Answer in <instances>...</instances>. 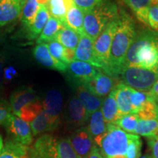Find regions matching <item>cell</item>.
Returning <instances> with one entry per match:
<instances>
[{"label":"cell","instance_id":"obj_1","mask_svg":"<svg viewBox=\"0 0 158 158\" xmlns=\"http://www.w3.org/2000/svg\"><path fill=\"white\" fill-rule=\"evenodd\" d=\"M136 35L133 18L124 10H118V25L111 43L109 56L110 76L121 74L126 55Z\"/></svg>","mask_w":158,"mask_h":158},{"label":"cell","instance_id":"obj_2","mask_svg":"<svg viewBox=\"0 0 158 158\" xmlns=\"http://www.w3.org/2000/svg\"><path fill=\"white\" fill-rule=\"evenodd\" d=\"M124 67L158 70V35L149 30L136 34L126 55Z\"/></svg>","mask_w":158,"mask_h":158},{"label":"cell","instance_id":"obj_3","mask_svg":"<svg viewBox=\"0 0 158 158\" xmlns=\"http://www.w3.org/2000/svg\"><path fill=\"white\" fill-rule=\"evenodd\" d=\"M138 135L130 134L114 124H107V130L94 138V144L104 158L125 155L128 145Z\"/></svg>","mask_w":158,"mask_h":158},{"label":"cell","instance_id":"obj_4","mask_svg":"<svg viewBox=\"0 0 158 158\" xmlns=\"http://www.w3.org/2000/svg\"><path fill=\"white\" fill-rule=\"evenodd\" d=\"M118 15L116 3L105 1L89 11L84 13V30L87 36L95 41L99 35Z\"/></svg>","mask_w":158,"mask_h":158},{"label":"cell","instance_id":"obj_5","mask_svg":"<svg viewBox=\"0 0 158 158\" xmlns=\"http://www.w3.org/2000/svg\"><path fill=\"white\" fill-rule=\"evenodd\" d=\"M120 75L124 84L143 92H149L158 80V70L139 67H124Z\"/></svg>","mask_w":158,"mask_h":158},{"label":"cell","instance_id":"obj_6","mask_svg":"<svg viewBox=\"0 0 158 158\" xmlns=\"http://www.w3.org/2000/svg\"><path fill=\"white\" fill-rule=\"evenodd\" d=\"M117 25L118 16L104 29V30L102 31L101 34L99 35L94 43V48L96 56L106 68L105 73L110 76V73L109 67H108L110 51L114 34H115L116 29H117Z\"/></svg>","mask_w":158,"mask_h":158},{"label":"cell","instance_id":"obj_7","mask_svg":"<svg viewBox=\"0 0 158 158\" xmlns=\"http://www.w3.org/2000/svg\"><path fill=\"white\" fill-rule=\"evenodd\" d=\"M4 125L12 135L13 141L25 146H29L32 141L30 124L15 114H11Z\"/></svg>","mask_w":158,"mask_h":158},{"label":"cell","instance_id":"obj_8","mask_svg":"<svg viewBox=\"0 0 158 158\" xmlns=\"http://www.w3.org/2000/svg\"><path fill=\"white\" fill-rule=\"evenodd\" d=\"M94 41L86 34L80 36L79 43L75 51L74 60L83 61L93 65L106 73V68L96 56Z\"/></svg>","mask_w":158,"mask_h":158},{"label":"cell","instance_id":"obj_9","mask_svg":"<svg viewBox=\"0 0 158 158\" xmlns=\"http://www.w3.org/2000/svg\"><path fill=\"white\" fill-rule=\"evenodd\" d=\"M71 146L79 158H86L95 144L87 127L76 130L69 138Z\"/></svg>","mask_w":158,"mask_h":158},{"label":"cell","instance_id":"obj_10","mask_svg":"<svg viewBox=\"0 0 158 158\" xmlns=\"http://www.w3.org/2000/svg\"><path fill=\"white\" fill-rule=\"evenodd\" d=\"M32 158H59L57 138L51 135H43L35 141L31 149Z\"/></svg>","mask_w":158,"mask_h":158},{"label":"cell","instance_id":"obj_11","mask_svg":"<svg viewBox=\"0 0 158 158\" xmlns=\"http://www.w3.org/2000/svg\"><path fill=\"white\" fill-rule=\"evenodd\" d=\"M81 86L95 95L102 98L108 95L114 89V81L111 76L100 70L95 76L84 83Z\"/></svg>","mask_w":158,"mask_h":158},{"label":"cell","instance_id":"obj_12","mask_svg":"<svg viewBox=\"0 0 158 158\" xmlns=\"http://www.w3.org/2000/svg\"><path fill=\"white\" fill-rule=\"evenodd\" d=\"M33 55L40 64L49 69L59 72H65L68 70V64L59 62L51 56L48 51V44L46 43L37 44L33 50Z\"/></svg>","mask_w":158,"mask_h":158},{"label":"cell","instance_id":"obj_13","mask_svg":"<svg viewBox=\"0 0 158 158\" xmlns=\"http://www.w3.org/2000/svg\"><path fill=\"white\" fill-rule=\"evenodd\" d=\"M38 100L36 92L31 87L23 86L18 89L11 94L10 99V105L13 114L17 116L23 106Z\"/></svg>","mask_w":158,"mask_h":158},{"label":"cell","instance_id":"obj_14","mask_svg":"<svg viewBox=\"0 0 158 158\" xmlns=\"http://www.w3.org/2000/svg\"><path fill=\"white\" fill-rule=\"evenodd\" d=\"M68 70L71 76L78 81L81 85L92 79L100 72V69L87 62L73 60L68 64Z\"/></svg>","mask_w":158,"mask_h":158},{"label":"cell","instance_id":"obj_15","mask_svg":"<svg viewBox=\"0 0 158 158\" xmlns=\"http://www.w3.org/2000/svg\"><path fill=\"white\" fill-rule=\"evenodd\" d=\"M23 7L19 0H0V27L9 24L21 16Z\"/></svg>","mask_w":158,"mask_h":158},{"label":"cell","instance_id":"obj_16","mask_svg":"<svg viewBox=\"0 0 158 158\" xmlns=\"http://www.w3.org/2000/svg\"><path fill=\"white\" fill-rule=\"evenodd\" d=\"M133 90L134 89L123 83L118 84L113 89L120 117L126 114H133L131 97Z\"/></svg>","mask_w":158,"mask_h":158},{"label":"cell","instance_id":"obj_17","mask_svg":"<svg viewBox=\"0 0 158 158\" xmlns=\"http://www.w3.org/2000/svg\"><path fill=\"white\" fill-rule=\"evenodd\" d=\"M62 106V96L57 90L49 91L43 101V110L48 114L50 117L58 122H60Z\"/></svg>","mask_w":158,"mask_h":158},{"label":"cell","instance_id":"obj_18","mask_svg":"<svg viewBox=\"0 0 158 158\" xmlns=\"http://www.w3.org/2000/svg\"><path fill=\"white\" fill-rule=\"evenodd\" d=\"M59 123L60 122L53 119L44 110H43L30 122L32 135L35 136L38 134L45 133V132L53 131L58 127Z\"/></svg>","mask_w":158,"mask_h":158},{"label":"cell","instance_id":"obj_19","mask_svg":"<svg viewBox=\"0 0 158 158\" xmlns=\"http://www.w3.org/2000/svg\"><path fill=\"white\" fill-rule=\"evenodd\" d=\"M77 94H78V98L86 108L89 116L102 108L103 99L92 93L90 91L81 85L78 86L77 88Z\"/></svg>","mask_w":158,"mask_h":158},{"label":"cell","instance_id":"obj_20","mask_svg":"<svg viewBox=\"0 0 158 158\" xmlns=\"http://www.w3.org/2000/svg\"><path fill=\"white\" fill-rule=\"evenodd\" d=\"M68 116L70 122L76 126H82L89 118L84 105L76 96L69 101Z\"/></svg>","mask_w":158,"mask_h":158},{"label":"cell","instance_id":"obj_21","mask_svg":"<svg viewBox=\"0 0 158 158\" xmlns=\"http://www.w3.org/2000/svg\"><path fill=\"white\" fill-rule=\"evenodd\" d=\"M73 5V0H48L47 7L51 16L55 18L64 27H66L67 13Z\"/></svg>","mask_w":158,"mask_h":158},{"label":"cell","instance_id":"obj_22","mask_svg":"<svg viewBox=\"0 0 158 158\" xmlns=\"http://www.w3.org/2000/svg\"><path fill=\"white\" fill-rule=\"evenodd\" d=\"M50 16L51 15L47 5H40L38 12L35 16L32 24L28 28L29 39L34 40L37 38V37L40 35L41 31H43Z\"/></svg>","mask_w":158,"mask_h":158},{"label":"cell","instance_id":"obj_23","mask_svg":"<svg viewBox=\"0 0 158 158\" xmlns=\"http://www.w3.org/2000/svg\"><path fill=\"white\" fill-rule=\"evenodd\" d=\"M101 110L105 122L107 124H114L120 118L118 106L116 103L113 90L110 92V93L108 94L107 98L103 100Z\"/></svg>","mask_w":158,"mask_h":158},{"label":"cell","instance_id":"obj_24","mask_svg":"<svg viewBox=\"0 0 158 158\" xmlns=\"http://www.w3.org/2000/svg\"><path fill=\"white\" fill-rule=\"evenodd\" d=\"M123 1L133 12L140 22L146 26H149L148 14H149L150 7L152 6L151 0H123Z\"/></svg>","mask_w":158,"mask_h":158},{"label":"cell","instance_id":"obj_25","mask_svg":"<svg viewBox=\"0 0 158 158\" xmlns=\"http://www.w3.org/2000/svg\"><path fill=\"white\" fill-rule=\"evenodd\" d=\"M66 27L81 36L84 35V13L76 5L70 7L66 15Z\"/></svg>","mask_w":158,"mask_h":158},{"label":"cell","instance_id":"obj_26","mask_svg":"<svg viewBox=\"0 0 158 158\" xmlns=\"http://www.w3.org/2000/svg\"><path fill=\"white\" fill-rule=\"evenodd\" d=\"M63 25L60 21L55 19V18L50 16L46 24L41 31L40 35L37 40V44L40 43H49L51 41L56 40L57 34L62 29Z\"/></svg>","mask_w":158,"mask_h":158},{"label":"cell","instance_id":"obj_27","mask_svg":"<svg viewBox=\"0 0 158 158\" xmlns=\"http://www.w3.org/2000/svg\"><path fill=\"white\" fill-rule=\"evenodd\" d=\"M27 146L15 141H9L3 146L0 152V158H27L28 155Z\"/></svg>","mask_w":158,"mask_h":158},{"label":"cell","instance_id":"obj_28","mask_svg":"<svg viewBox=\"0 0 158 158\" xmlns=\"http://www.w3.org/2000/svg\"><path fill=\"white\" fill-rule=\"evenodd\" d=\"M80 35L72 29L67 27H63L59 30L56 37V40L61 43L65 48L76 51L79 43Z\"/></svg>","mask_w":158,"mask_h":158},{"label":"cell","instance_id":"obj_29","mask_svg":"<svg viewBox=\"0 0 158 158\" xmlns=\"http://www.w3.org/2000/svg\"><path fill=\"white\" fill-rule=\"evenodd\" d=\"M89 116V124L87 129L93 138L106 133L107 130V124L104 120L102 110L100 109L97 110Z\"/></svg>","mask_w":158,"mask_h":158},{"label":"cell","instance_id":"obj_30","mask_svg":"<svg viewBox=\"0 0 158 158\" xmlns=\"http://www.w3.org/2000/svg\"><path fill=\"white\" fill-rule=\"evenodd\" d=\"M135 134L149 138L158 135V118L143 120L139 119L138 122Z\"/></svg>","mask_w":158,"mask_h":158},{"label":"cell","instance_id":"obj_31","mask_svg":"<svg viewBox=\"0 0 158 158\" xmlns=\"http://www.w3.org/2000/svg\"><path fill=\"white\" fill-rule=\"evenodd\" d=\"M39 7L40 5L37 3V0H27L23 5L21 15V21L27 29L32 24L38 12Z\"/></svg>","mask_w":158,"mask_h":158},{"label":"cell","instance_id":"obj_32","mask_svg":"<svg viewBox=\"0 0 158 158\" xmlns=\"http://www.w3.org/2000/svg\"><path fill=\"white\" fill-rule=\"evenodd\" d=\"M43 110V102L38 100L23 106L18 114L17 116L29 123L32 121Z\"/></svg>","mask_w":158,"mask_h":158},{"label":"cell","instance_id":"obj_33","mask_svg":"<svg viewBox=\"0 0 158 158\" xmlns=\"http://www.w3.org/2000/svg\"><path fill=\"white\" fill-rule=\"evenodd\" d=\"M138 120L137 114H129L121 116L114 124L128 133L135 134Z\"/></svg>","mask_w":158,"mask_h":158},{"label":"cell","instance_id":"obj_34","mask_svg":"<svg viewBox=\"0 0 158 158\" xmlns=\"http://www.w3.org/2000/svg\"><path fill=\"white\" fill-rule=\"evenodd\" d=\"M152 98L153 96L150 94L149 92H143V91L134 89L131 97L133 114H137L145 102Z\"/></svg>","mask_w":158,"mask_h":158},{"label":"cell","instance_id":"obj_35","mask_svg":"<svg viewBox=\"0 0 158 158\" xmlns=\"http://www.w3.org/2000/svg\"><path fill=\"white\" fill-rule=\"evenodd\" d=\"M57 149L59 158H79L73 149L69 138H62L57 139Z\"/></svg>","mask_w":158,"mask_h":158},{"label":"cell","instance_id":"obj_36","mask_svg":"<svg viewBox=\"0 0 158 158\" xmlns=\"http://www.w3.org/2000/svg\"><path fill=\"white\" fill-rule=\"evenodd\" d=\"M137 116L139 118V119L143 120L157 118L155 98L154 97L145 102V104L142 106V108L137 113Z\"/></svg>","mask_w":158,"mask_h":158},{"label":"cell","instance_id":"obj_37","mask_svg":"<svg viewBox=\"0 0 158 158\" xmlns=\"http://www.w3.org/2000/svg\"><path fill=\"white\" fill-rule=\"evenodd\" d=\"M48 51L54 58H55L59 62L64 63L66 64H69L66 58V48L57 42L56 40L51 41L48 44Z\"/></svg>","mask_w":158,"mask_h":158},{"label":"cell","instance_id":"obj_38","mask_svg":"<svg viewBox=\"0 0 158 158\" xmlns=\"http://www.w3.org/2000/svg\"><path fill=\"white\" fill-rule=\"evenodd\" d=\"M142 142L139 136H137L128 145L125 156L127 158H140Z\"/></svg>","mask_w":158,"mask_h":158},{"label":"cell","instance_id":"obj_39","mask_svg":"<svg viewBox=\"0 0 158 158\" xmlns=\"http://www.w3.org/2000/svg\"><path fill=\"white\" fill-rule=\"evenodd\" d=\"M107 0H73L76 5L83 13L89 11Z\"/></svg>","mask_w":158,"mask_h":158},{"label":"cell","instance_id":"obj_40","mask_svg":"<svg viewBox=\"0 0 158 158\" xmlns=\"http://www.w3.org/2000/svg\"><path fill=\"white\" fill-rule=\"evenodd\" d=\"M148 23L151 28L158 30V4L150 7L148 14Z\"/></svg>","mask_w":158,"mask_h":158},{"label":"cell","instance_id":"obj_41","mask_svg":"<svg viewBox=\"0 0 158 158\" xmlns=\"http://www.w3.org/2000/svg\"><path fill=\"white\" fill-rule=\"evenodd\" d=\"M11 112L10 103L4 100H0V125L5 124L9 116L12 114Z\"/></svg>","mask_w":158,"mask_h":158},{"label":"cell","instance_id":"obj_42","mask_svg":"<svg viewBox=\"0 0 158 158\" xmlns=\"http://www.w3.org/2000/svg\"><path fill=\"white\" fill-rule=\"evenodd\" d=\"M149 144L152 151L153 158H158V135L155 138H149Z\"/></svg>","mask_w":158,"mask_h":158},{"label":"cell","instance_id":"obj_43","mask_svg":"<svg viewBox=\"0 0 158 158\" xmlns=\"http://www.w3.org/2000/svg\"><path fill=\"white\" fill-rule=\"evenodd\" d=\"M86 158H104L103 156L102 155V154L100 153V150L96 146H94L93 149H92V152H91L89 155H88V157Z\"/></svg>","mask_w":158,"mask_h":158},{"label":"cell","instance_id":"obj_44","mask_svg":"<svg viewBox=\"0 0 158 158\" xmlns=\"http://www.w3.org/2000/svg\"><path fill=\"white\" fill-rule=\"evenodd\" d=\"M150 94L152 95L154 98H157L158 97V80L157 81V82L154 84V86H152V88L151 89V90L149 91Z\"/></svg>","mask_w":158,"mask_h":158},{"label":"cell","instance_id":"obj_45","mask_svg":"<svg viewBox=\"0 0 158 158\" xmlns=\"http://www.w3.org/2000/svg\"><path fill=\"white\" fill-rule=\"evenodd\" d=\"M3 78V61L2 57L0 56V88H1Z\"/></svg>","mask_w":158,"mask_h":158},{"label":"cell","instance_id":"obj_46","mask_svg":"<svg viewBox=\"0 0 158 158\" xmlns=\"http://www.w3.org/2000/svg\"><path fill=\"white\" fill-rule=\"evenodd\" d=\"M37 2L40 5H47L48 0H37Z\"/></svg>","mask_w":158,"mask_h":158},{"label":"cell","instance_id":"obj_47","mask_svg":"<svg viewBox=\"0 0 158 158\" xmlns=\"http://www.w3.org/2000/svg\"><path fill=\"white\" fill-rule=\"evenodd\" d=\"M155 106H156V111H157V116L158 118V97L157 98H155Z\"/></svg>","mask_w":158,"mask_h":158},{"label":"cell","instance_id":"obj_48","mask_svg":"<svg viewBox=\"0 0 158 158\" xmlns=\"http://www.w3.org/2000/svg\"><path fill=\"white\" fill-rule=\"evenodd\" d=\"M3 140H2V137L1 135H0V152H1V150L3 148Z\"/></svg>","mask_w":158,"mask_h":158},{"label":"cell","instance_id":"obj_49","mask_svg":"<svg viewBox=\"0 0 158 158\" xmlns=\"http://www.w3.org/2000/svg\"><path fill=\"white\" fill-rule=\"evenodd\" d=\"M111 158H127L125 155H116V156H114V157H112Z\"/></svg>","mask_w":158,"mask_h":158},{"label":"cell","instance_id":"obj_50","mask_svg":"<svg viewBox=\"0 0 158 158\" xmlns=\"http://www.w3.org/2000/svg\"><path fill=\"white\" fill-rule=\"evenodd\" d=\"M20 2H21V3L23 5H24V4L26 3V2H27V0H19Z\"/></svg>","mask_w":158,"mask_h":158},{"label":"cell","instance_id":"obj_51","mask_svg":"<svg viewBox=\"0 0 158 158\" xmlns=\"http://www.w3.org/2000/svg\"><path fill=\"white\" fill-rule=\"evenodd\" d=\"M150 157L149 156H147V155H144V156H142V157H140V158H149Z\"/></svg>","mask_w":158,"mask_h":158},{"label":"cell","instance_id":"obj_52","mask_svg":"<svg viewBox=\"0 0 158 158\" xmlns=\"http://www.w3.org/2000/svg\"><path fill=\"white\" fill-rule=\"evenodd\" d=\"M149 158H152V157H149Z\"/></svg>","mask_w":158,"mask_h":158},{"label":"cell","instance_id":"obj_53","mask_svg":"<svg viewBox=\"0 0 158 158\" xmlns=\"http://www.w3.org/2000/svg\"><path fill=\"white\" fill-rule=\"evenodd\" d=\"M31 158H32V157H31Z\"/></svg>","mask_w":158,"mask_h":158}]
</instances>
